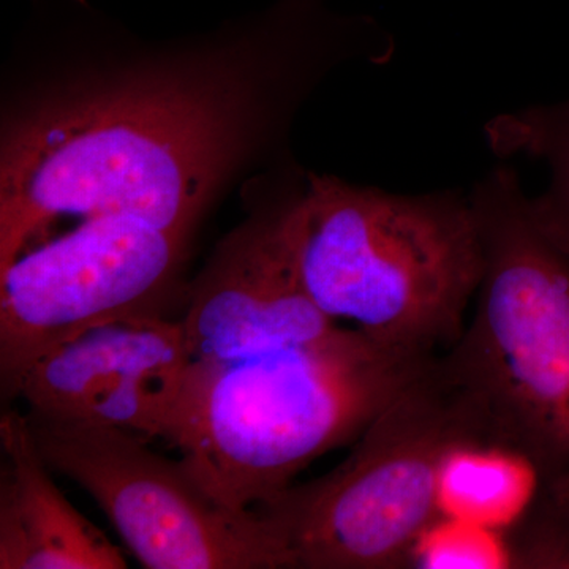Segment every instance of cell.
Returning <instances> with one entry per match:
<instances>
[{
	"label": "cell",
	"mask_w": 569,
	"mask_h": 569,
	"mask_svg": "<svg viewBox=\"0 0 569 569\" xmlns=\"http://www.w3.org/2000/svg\"><path fill=\"white\" fill-rule=\"evenodd\" d=\"M241 47L73 86L9 123L0 266L66 219L132 217L190 238L247 151L350 56L325 0H280L249 52L239 54Z\"/></svg>",
	"instance_id": "cell-1"
},
{
	"label": "cell",
	"mask_w": 569,
	"mask_h": 569,
	"mask_svg": "<svg viewBox=\"0 0 569 569\" xmlns=\"http://www.w3.org/2000/svg\"><path fill=\"white\" fill-rule=\"evenodd\" d=\"M432 361L343 326L305 346L193 361L163 438L209 496L250 511L313 460L358 440Z\"/></svg>",
	"instance_id": "cell-2"
},
{
	"label": "cell",
	"mask_w": 569,
	"mask_h": 569,
	"mask_svg": "<svg viewBox=\"0 0 569 569\" xmlns=\"http://www.w3.org/2000/svg\"><path fill=\"white\" fill-rule=\"evenodd\" d=\"M288 222L307 293L326 316L425 361L458 342L485 274L470 194H399L310 173Z\"/></svg>",
	"instance_id": "cell-3"
},
{
	"label": "cell",
	"mask_w": 569,
	"mask_h": 569,
	"mask_svg": "<svg viewBox=\"0 0 569 569\" xmlns=\"http://www.w3.org/2000/svg\"><path fill=\"white\" fill-rule=\"evenodd\" d=\"M485 250L477 307L441 366L477 408L489 447L526 460L556 518L569 515V254L531 220L516 170L470 193Z\"/></svg>",
	"instance_id": "cell-4"
},
{
	"label": "cell",
	"mask_w": 569,
	"mask_h": 569,
	"mask_svg": "<svg viewBox=\"0 0 569 569\" xmlns=\"http://www.w3.org/2000/svg\"><path fill=\"white\" fill-rule=\"evenodd\" d=\"M468 445H488L485 427L438 356L370 421L340 466L252 509L287 569L407 568L440 518L445 467Z\"/></svg>",
	"instance_id": "cell-5"
},
{
	"label": "cell",
	"mask_w": 569,
	"mask_h": 569,
	"mask_svg": "<svg viewBox=\"0 0 569 569\" xmlns=\"http://www.w3.org/2000/svg\"><path fill=\"white\" fill-rule=\"evenodd\" d=\"M189 239L123 216L77 220L0 268V387L17 397L37 361L89 329L167 318Z\"/></svg>",
	"instance_id": "cell-6"
},
{
	"label": "cell",
	"mask_w": 569,
	"mask_h": 569,
	"mask_svg": "<svg viewBox=\"0 0 569 569\" xmlns=\"http://www.w3.org/2000/svg\"><path fill=\"white\" fill-rule=\"evenodd\" d=\"M41 458L103 509L142 567L287 569L263 519L224 507L181 460L151 451L140 436L28 413Z\"/></svg>",
	"instance_id": "cell-7"
},
{
	"label": "cell",
	"mask_w": 569,
	"mask_h": 569,
	"mask_svg": "<svg viewBox=\"0 0 569 569\" xmlns=\"http://www.w3.org/2000/svg\"><path fill=\"white\" fill-rule=\"evenodd\" d=\"M299 190L276 194L231 231L187 291L181 325L193 361L305 346L339 328L299 272L288 222Z\"/></svg>",
	"instance_id": "cell-8"
},
{
	"label": "cell",
	"mask_w": 569,
	"mask_h": 569,
	"mask_svg": "<svg viewBox=\"0 0 569 569\" xmlns=\"http://www.w3.org/2000/svg\"><path fill=\"white\" fill-rule=\"evenodd\" d=\"M192 362L181 320L114 321L41 356L17 397L37 417L163 438Z\"/></svg>",
	"instance_id": "cell-9"
},
{
	"label": "cell",
	"mask_w": 569,
	"mask_h": 569,
	"mask_svg": "<svg viewBox=\"0 0 569 569\" xmlns=\"http://www.w3.org/2000/svg\"><path fill=\"white\" fill-rule=\"evenodd\" d=\"M0 569H121V550L56 488L28 415L0 418Z\"/></svg>",
	"instance_id": "cell-10"
},
{
	"label": "cell",
	"mask_w": 569,
	"mask_h": 569,
	"mask_svg": "<svg viewBox=\"0 0 569 569\" xmlns=\"http://www.w3.org/2000/svg\"><path fill=\"white\" fill-rule=\"evenodd\" d=\"M486 137L498 157L526 153L548 163V189L529 198V212L539 231L569 254V100L497 116Z\"/></svg>",
	"instance_id": "cell-11"
},
{
	"label": "cell",
	"mask_w": 569,
	"mask_h": 569,
	"mask_svg": "<svg viewBox=\"0 0 569 569\" xmlns=\"http://www.w3.org/2000/svg\"><path fill=\"white\" fill-rule=\"evenodd\" d=\"M559 569H569V516L561 522Z\"/></svg>",
	"instance_id": "cell-12"
}]
</instances>
